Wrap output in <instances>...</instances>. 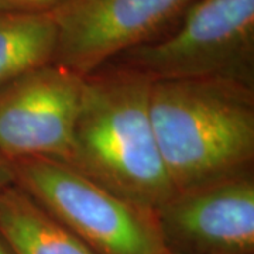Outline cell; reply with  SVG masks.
<instances>
[{"label": "cell", "instance_id": "1", "mask_svg": "<svg viewBox=\"0 0 254 254\" xmlns=\"http://www.w3.org/2000/svg\"><path fill=\"white\" fill-rule=\"evenodd\" d=\"M151 85L145 75L116 63L86 75L68 164L154 212L175 190L151 120Z\"/></svg>", "mask_w": 254, "mask_h": 254}, {"label": "cell", "instance_id": "2", "mask_svg": "<svg viewBox=\"0 0 254 254\" xmlns=\"http://www.w3.org/2000/svg\"><path fill=\"white\" fill-rule=\"evenodd\" d=\"M150 112L174 190L254 171V86L225 79L157 81Z\"/></svg>", "mask_w": 254, "mask_h": 254}, {"label": "cell", "instance_id": "3", "mask_svg": "<svg viewBox=\"0 0 254 254\" xmlns=\"http://www.w3.org/2000/svg\"><path fill=\"white\" fill-rule=\"evenodd\" d=\"M14 185L95 254H161L153 210L137 206L61 160L11 161Z\"/></svg>", "mask_w": 254, "mask_h": 254}, {"label": "cell", "instance_id": "4", "mask_svg": "<svg viewBox=\"0 0 254 254\" xmlns=\"http://www.w3.org/2000/svg\"><path fill=\"white\" fill-rule=\"evenodd\" d=\"M115 60L153 82L225 79L254 86V0H196L170 34Z\"/></svg>", "mask_w": 254, "mask_h": 254}, {"label": "cell", "instance_id": "5", "mask_svg": "<svg viewBox=\"0 0 254 254\" xmlns=\"http://www.w3.org/2000/svg\"><path fill=\"white\" fill-rule=\"evenodd\" d=\"M196 0H65L51 11L54 63L86 76L134 47L154 41Z\"/></svg>", "mask_w": 254, "mask_h": 254}, {"label": "cell", "instance_id": "6", "mask_svg": "<svg viewBox=\"0 0 254 254\" xmlns=\"http://www.w3.org/2000/svg\"><path fill=\"white\" fill-rule=\"evenodd\" d=\"M83 79L47 64L0 88V153L10 161L47 157L68 164Z\"/></svg>", "mask_w": 254, "mask_h": 254}, {"label": "cell", "instance_id": "7", "mask_svg": "<svg viewBox=\"0 0 254 254\" xmlns=\"http://www.w3.org/2000/svg\"><path fill=\"white\" fill-rule=\"evenodd\" d=\"M173 254H254V171L175 190L154 210Z\"/></svg>", "mask_w": 254, "mask_h": 254}, {"label": "cell", "instance_id": "8", "mask_svg": "<svg viewBox=\"0 0 254 254\" xmlns=\"http://www.w3.org/2000/svg\"><path fill=\"white\" fill-rule=\"evenodd\" d=\"M0 235L14 254H95L16 185L0 192Z\"/></svg>", "mask_w": 254, "mask_h": 254}, {"label": "cell", "instance_id": "9", "mask_svg": "<svg viewBox=\"0 0 254 254\" xmlns=\"http://www.w3.org/2000/svg\"><path fill=\"white\" fill-rule=\"evenodd\" d=\"M57 44L51 13H0V88L54 63Z\"/></svg>", "mask_w": 254, "mask_h": 254}, {"label": "cell", "instance_id": "10", "mask_svg": "<svg viewBox=\"0 0 254 254\" xmlns=\"http://www.w3.org/2000/svg\"><path fill=\"white\" fill-rule=\"evenodd\" d=\"M65 0H0V13H51Z\"/></svg>", "mask_w": 254, "mask_h": 254}, {"label": "cell", "instance_id": "11", "mask_svg": "<svg viewBox=\"0 0 254 254\" xmlns=\"http://www.w3.org/2000/svg\"><path fill=\"white\" fill-rule=\"evenodd\" d=\"M14 185V171L13 164L9 158L0 153V192Z\"/></svg>", "mask_w": 254, "mask_h": 254}, {"label": "cell", "instance_id": "12", "mask_svg": "<svg viewBox=\"0 0 254 254\" xmlns=\"http://www.w3.org/2000/svg\"><path fill=\"white\" fill-rule=\"evenodd\" d=\"M0 254H14L1 235H0Z\"/></svg>", "mask_w": 254, "mask_h": 254}, {"label": "cell", "instance_id": "13", "mask_svg": "<svg viewBox=\"0 0 254 254\" xmlns=\"http://www.w3.org/2000/svg\"><path fill=\"white\" fill-rule=\"evenodd\" d=\"M161 254H173V253H170V252H167V250H164V252H163V253H161Z\"/></svg>", "mask_w": 254, "mask_h": 254}]
</instances>
